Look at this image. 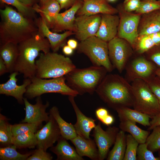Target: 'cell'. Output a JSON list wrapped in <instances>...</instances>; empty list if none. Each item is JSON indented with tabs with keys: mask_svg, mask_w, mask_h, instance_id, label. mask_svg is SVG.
<instances>
[{
	"mask_svg": "<svg viewBox=\"0 0 160 160\" xmlns=\"http://www.w3.org/2000/svg\"><path fill=\"white\" fill-rule=\"evenodd\" d=\"M140 2V0H124L122 5L125 11L131 12L138 9Z\"/></svg>",
	"mask_w": 160,
	"mask_h": 160,
	"instance_id": "b9f144b4",
	"label": "cell"
},
{
	"mask_svg": "<svg viewBox=\"0 0 160 160\" xmlns=\"http://www.w3.org/2000/svg\"><path fill=\"white\" fill-rule=\"evenodd\" d=\"M114 121V118L111 115L108 114L101 121L104 124L109 126L112 124Z\"/></svg>",
	"mask_w": 160,
	"mask_h": 160,
	"instance_id": "c3c4849f",
	"label": "cell"
},
{
	"mask_svg": "<svg viewBox=\"0 0 160 160\" xmlns=\"http://www.w3.org/2000/svg\"><path fill=\"white\" fill-rule=\"evenodd\" d=\"M119 128L125 132L129 133L139 144L145 143L150 132L138 127L136 122L129 120L120 121Z\"/></svg>",
	"mask_w": 160,
	"mask_h": 160,
	"instance_id": "f1b7e54d",
	"label": "cell"
},
{
	"mask_svg": "<svg viewBox=\"0 0 160 160\" xmlns=\"http://www.w3.org/2000/svg\"><path fill=\"white\" fill-rule=\"evenodd\" d=\"M25 5L29 7H33L39 2V0H18Z\"/></svg>",
	"mask_w": 160,
	"mask_h": 160,
	"instance_id": "f907efd6",
	"label": "cell"
},
{
	"mask_svg": "<svg viewBox=\"0 0 160 160\" xmlns=\"http://www.w3.org/2000/svg\"><path fill=\"white\" fill-rule=\"evenodd\" d=\"M31 79V82L25 94L27 98L32 99L47 93H57L75 97L79 95L67 84L65 76L50 79L35 76Z\"/></svg>",
	"mask_w": 160,
	"mask_h": 160,
	"instance_id": "52a82bcc",
	"label": "cell"
},
{
	"mask_svg": "<svg viewBox=\"0 0 160 160\" xmlns=\"http://www.w3.org/2000/svg\"><path fill=\"white\" fill-rule=\"evenodd\" d=\"M63 52L66 55L69 56L73 53V49L68 45H64L62 49Z\"/></svg>",
	"mask_w": 160,
	"mask_h": 160,
	"instance_id": "f5cc1de1",
	"label": "cell"
},
{
	"mask_svg": "<svg viewBox=\"0 0 160 160\" xmlns=\"http://www.w3.org/2000/svg\"><path fill=\"white\" fill-rule=\"evenodd\" d=\"M160 9V0H140V6L135 11L141 15Z\"/></svg>",
	"mask_w": 160,
	"mask_h": 160,
	"instance_id": "74e56055",
	"label": "cell"
},
{
	"mask_svg": "<svg viewBox=\"0 0 160 160\" xmlns=\"http://www.w3.org/2000/svg\"><path fill=\"white\" fill-rule=\"evenodd\" d=\"M78 44L77 41L73 39H69L67 42V45L73 50L77 48Z\"/></svg>",
	"mask_w": 160,
	"mask_h": 160,
	"instance_id": "db71d44e",
	"label": "cell"
},
{
	"mask_svg": "<svg viewBox=\"0 0 160 160\" xmlns=\"http://www.w3.org/2000/svg\"><path fill=\"white\" fill-rule=\"evenodd\" d=\"M149 35L155 45L160 44V31Z\"/></svg>",
	"mask_w": 160,
	"mask_h": 160,
	"instance_id": "7dc6e473",
	"label": "cell"
},
{
	"mask_svg": "<svg viewBox=\"0 0 160 160\" xmlns=\"http://www.w3.org/2000/svg\"><path fill=\"white\" fill-rule=\"evenodd\" d=\"M108 2H114L116 1V0H107Z\"/></svg>",
	"mask_w": 160,
	"mask_h": 160,
	"instance_id": "6f0895ef",
	"label": "cell"
},
{
	"mask_svg": "<svg viewBox=\"0 0 160 160\" xmlns=\"http://www.w3.org/2000/svg\"><path fill=\"white\" fill-rule=\"evenodd\" d=\"M148 84L152 92L157 98L160 106V84L145 80Z\"/></svg>",
	"mask_w": 160,
	"mask_h": 160,
	"instance_id": "7bdbcfd3",
	"label": "cell"
},
{
	"mask_svg": "<svg viewBox=\"0 0 160 160\" xmlns=\"http://www.w3.org/2000/svg\"><path fill=\"white\" fill-rule=\"evenodd\" d=\"M35 21L39 31L48 39L51 49L53 52H56L61 47L65 45L68 37L75 34L74 32L71 31H66L61 34L51 31L41 17L36 19Z\"/></svg>",
	"mask_w": 160,
	"mask_h": 160,
	"instance_id": "e0dca14e",
	"label": "cell"
},
{
	"mask_svg": "<svg viewBox=\"0 0 160 160\" xmlns=\"http://www.w3.org/2000/svg\"><path fill=\"white\" fill-rule=\"evenodd\" d=\"M17 72L11 73L9 79L5 83L0 84V94L14 97L20 104L24 103L23 95L27 90V88L31 82V79L26 78L23 84L20 85L17 84L18 80L16 76L19 74Z\"/></svg>",
	"mask_w": 160,
	"mask_h": 160,
	"instance_id": "9a60e30c",
	"label": "cell"
},
{
	"mask_svg": "<svg viewBox=\"0 0 160 160\" xmlns=\"http://www.w3.org/2000/svg\"><path fill=\"white\" fill-rule=\"evenodd\" d=\"M99 28L95 36L108 42L117 35L120 17L114 15L102 14Z\"/></svg>",
	"mask_w": 160,
	"mask_h": 160,
	"instance_id": "d6986e66",
	"label": "cell"
},
{
	"mask_svg": "<svg viewBox=\"0 0 160 160\" xmlns=\"http://www.w3.org/2000/svg\"><path fill=\"white\" fill-rule=\"evenodd\" d=\"M77 49L78 52L89 58L93 65L103 67L108 72L113 70L109 57L107 42L94 36L80 41Z\"/></svg>",
	"mask_w": 160,
	"mask_h": 160,
	"instance_id": "ba28073f",
	"label": "cell"
},
{
	"mask_svg": "<svg viewBox=\"0 0 160 160\" xmlns=\"http://www.w3.org/2000/svg\"><path fill=\"white\" fill-rule=\"evenodd\" d=\"M103 67L93 65L83 68H76L65 76L67 84L79 95L93 94L106 75Z\"/></svg>",
	"mask_w": 160,
	"mask_h": 160,
	"instance_id": "277c9868",
	"label": "cell"
},
{
	"mask_svg": "<svg viewBox=\"0 0 160 160\" xmlns=\"http://www.w3.org/2000/svg\"><path fill=\"white\" fill-rule=\"evenodd\" d=\"M131 85L134 109L148 115L151 119L160 113L158 100L145 81L135 79Z\"/></svg>",
	"mask_w": 160,
	"mask_h": 160,
	"instance_id": "8992f818",
	"label": "cell"
},
{
	"mask_svg": "<svg viewBox=\"0 0 160 160\" xmlns=\"http://www.w3.org/2000/svg\"><path fill=\"white\" fill-rule=\"evenodd\" d=\"M126 41L116 36L108 43L109 57L114 67L121 73L130 55V49Z\"/></svg>",
	"mask_w": 160,
	"mask_h": 160,
	"instance_id": "8fae6325",
	"label": "cell"
},
{
	"mask_svg": "<svg viewBox=\"0 0 160 160\" xmlns=\"http://www.w3.org/2000/svg\"><path fill=\"white\" fill-rule=\"evenodd\" d=\"M0 1L2 3L15 7L19 12L26 17L32 19L35 17L36 12L33 7L26 6L18 0H0Z\"/></svg>",
	"mask_w": 160,
	"mask_h": 160,
	"instance_id": "8d00e7d4",
	"label": "cell"
},
{
	"mask_svg": "<svg viewBox=\"0 0 160 160\" xmlns=\"http://www.w3.org/2000/svg\"><path fill=\"white\" fill-rule=\"evenodd\" d=\"M108 114V111L104 108H98L95 111V114L97 118L101 121Z\"/></svg>",
	"mask_w": 160,
	"mask_h": 160,
	"instance_id": "f6af8a7d",
	"label": "cell"
},
{
	"mask_svg": "<svg viewBox=\"0 0 160 160\" xmlns=\"http://www.w3.org/2000/svg\"><path fill=\"white\" fill-rule=\"evenodd\" d=\"M83 4L76 15H91L98 14L114 15L118 13L117 8L108 3L107 0H82Z\"/></svg>",
	"mask_w": 160,
	"mask_h": 160,
	"instance_id": "ac0fdd59",
	"label": "cell"
},
{
	"mask_svg": "<svg viewBox=\"0 0 160 160\" xmlns=\"http://www.w3.org/2000/svg\"><path fill=\"white\" fill-rule=\"evenodd\" d=\"M70 141L75 146L76 150L80 156H87L92 160H99L98 148L94 140L77 135Z\"/></svg>",
	"mask_w": 160,
	"mask_h": 160,
	"instance_id": "44dd1931",
	"label": "cell"
},
{
	"mask_svg": "<svg viewBox=\"0 0 160 160\" xmlns=\"http://www.w3.org/2000/svg\"><path fill=\"white\" fill-rule=\"evenodd\" d=\"M143 15L138 30L139 36L160 31V9Z\"/></svg>",
	"mask_w": 160,
	"mask_h": 160,
	"instance_id": "603a6c76",
	"label": "cell"
},
{
	"mask_svg": "<svg viewBox=\"0 0 160 160\" xmlns=\"http://www.w3.org/2000/svg\"><path fill=\"white\" fill-rule=\"evenodd\" d=\"M120 15V22L117 35L118 37L124 39L131 45L137 41L139 37L138 28L141 15L125 11L122 4L117 7Z\"/></svg>",
	"mask_w": 160,
	"mask_h": 160,
	"instance_id": "9c48e42d",
	"label": "cell"
},
{
	"mask_svg": "<svg viewBox=\"0 0 160 160\" xmlns=\"http://www.w3.org/2000/svg\"><path fill=\"white\" fill-rule=\"evenodd\" d=\"M156 74L160 78V69H158L156 71Z\"/></svg>",
	"mask_w": 160,
	"mask_h": 160,
	"instance_id": "9f6ffc18",
	"label": "cell"
},
{
	"mask_svg": "<svg viewBox=\"0 0 160 160\" xmlns=\"http://www.w3.org/2000/svg\"><path fill=\"white\" fill-rule=\"evenodd\" d=\"M50 118L46 124L35 133L37 141L38 148L45 151L53 144L61 136L60 131L56 121L49 114Z\"/></svg>",
	"mask_w": 160,
	"mask_h": 160,
	"instance_id": "4fadbf2b",
	"label": "cell"
},
{
	"mask_svg": "<svg viewBox=\"0 0 160 160\" xmlns=\"http://www.w3.org/2000/svg\"><path fill=\"white\" fill-rule=\"evenodd\" d=\"M59 4L61 9H68L73 6L78 0H56Z\"/></svg>",
	"mask_w": 160,
	"mask_h": 160,
	"instance_id": "ee69618b",
	"label": "cell"
},
{
	"mask_svg": "<svg viewBox=\"0 0 160 160\" xmlns=\"http://www.w3.org/2000/svg\"><path fill=\"white\" fill-rule=\"evenodd\" d=\"M0 44L11 42L18 44L39 31L35 21L5 5L0 9Z\"/></svg>",
	"mask_w": 160,
	"mask_h": 160,
	"instance_id": "6da1fadb",
	"label": "cell"
},
{
	"mask_svg": "<svg viewBox=\"0 0 160 160\" xmlns=\"http://www.w3.org/2000/svg\"><path fill=\"white\" fill-rule=\"evenodd\" d=\"M152 130L148 136L145 143L148 148L154 153L160 150V125L155 127Z\"/></svg>",
	"mask_w": 160,
	"mask_h": 160,
	"instance_id": "e575fe53",
	"label": "cell"
},
{
	"mask_svg": "<svg viewBox=\"0 0 160 160\" xmlns=\"http://www.w3.org/2000/svg\"><path fill=\"white\" fill-rule=\"evenodd\" d=\"M139 144L131 134L126 135V148L123 160H137V152Z\"/></svg>",
	"mask_w": 160,
	"mask_h": 160,
	"instance_id": "d590c367",
	"label": "cell"
},
{
	"mask_svg": "<svg viewBox=\"0 0 160 160\" xmlns=\"http://www.w3.org/2000/svg\"><path fill=\"white\" fill-rule=\"evenodd\" d=\"M8 73L6 65L2 58L0 57V75L1 76Z\"/></svg>",
	"mask_w": 160,
	"mask_h": 160,
	"instance_id": "681fc988",
	"label": "cell"
},
{
	"mask_svg": "<svg viewBox=\"0 0 160 160\" xmlns=\"http://www.w3.org/2000/svg\"><path fill=\"white\" fill-rule=\"evenodd\" d=\"M83 4L82 0H78L71 7L64 12L59 13L52 31L57 33L66 30L75 33L76 31L75 15Z\"/></svg>",
	"mask_w": 160,
	"mask_h": 160,
	"instance_id": "2e32d148",
	"label": "cell"
},
{
	"mask_svg": "<svg viewBox=\"0 0 160 160\" xmlns=\"http://www.w3.org/2000/svg\"><path fill=\"white\" fill-rule=\"evenodd\" d=\"M25 107V115L24 119L21 123H47L50 118L49 113L46 111L47 108L49 106L47 101L45 104L43 103L40 96L37 97L36 103L32 104L30 103L27 98H24Z\"/></svg>",
	"mask_w": 160,
	"mask_h": 160,
	"instance_id": "5bb4252c",
	"label": "cell"
},
{
	"mask_svg": "<svg viewBox=\"0 0 160 160\" xmlns=\"http://www.w3.org/2000/svg\"><path fill=\"white\" fill-rule=\"evenodd\" d=\"M19 55L15 71L23 74L25 79L36 76V59L41 51L50 52V45L48 39L39 31L31 37L18 44Z\"/></svg>",
	"mask_w": 160,
	"mask_h": 160,
	"instance_id": "3957f363",
	"label": "cell"
},
{
	"mask_svg": "<svg viewBox=\"0 0 160 160\" xmlns=\"http://www.w3.org/2000/svg\"><path fill=\"white\" fill-rule=\"evenodd\" d=\"M119 131V128L114 126H108L104 130L100 122L96 125L92 135L98 148L99 160H103L107 157L109 149L114 145Z\"/></svg>",
	"mask_w": 160,
	"mask_h": 160,
	"instance_id": "30bf717a",
	"label": "cell"
},
{
	"mask_svg": "<svg viewBox=\"0 0 160 160\" xmlns=\"http://www.w3.org/2000/svg\"><path fill=\"white\" fill-rule=\"evenodd\" d=\"M55 146L50 148V150L56 154L57 160H84L77 153L76 149L61 136Z\"/></svg>",
	"mask_w": 160,
	"mask_h": 160,
	"instance_id": "cb8c5ba5",
	"label": "cell"
},
{
	"mask_svg": "<svg viewBox=\"0 0 160 160\" xmlns=\"http://www.w3.org/2000/svg\"><path fill=\"white\" fill-rule=\"evenodd\" d=\"M42 124L21 123L12 125V130L13 136L28 133H35Z\"/></svg>",
	"mask_w": 160,
	"mask_h": 160,
	"instance_id": "836d02e7",
	"label": "cell"
},
{
	"mask_svg": "<svg viewBox=\"0 0 160 160\" xmlns=\"http://www.w3.org/2000/svg\"><path fill=\"white\" fill-rule=\"evenodd\" d=\"M150 121V125L148 128V130H152L155 127L160 125V113L154 116Z\"/></svg>",
	"mask_w": 160,
	"mask_h": 160,
	"instance_id": "bcb514c9",
	"label": "cell"
},
{
	"mask_svg": "<svg viewBox=\"0 0 160 160\" xmlns=\"http://www.w3.org/2000/svg\"><path fill=\"white\" fill-rule=\"evenodd\" d=\"M68 96L76 116V122L74 126L77 135L85 138L90 139V132L96 126L95 120L87 117L81 112L76 103L74 96Z\"/></svg>",
	"mask_w": 160,
	"mask_h": 160,
	"instance_id": "ffe728a7",
	"label": "cell"
},
{
	"mask_svg": "<svg viewBox=\"0 0 160 160\" xmlns=\"http://www.w3.org/2000/svg\"><path fill=\"white\" fill-rule=\"evenodd\" d=\"M36 60V76L46 79L65 76L76 68L72 60L56 52L40 53Z\"/></svg>",
	"mask_w": 160,
	"mask_h": 160,
	"instance_id": "5b68a950",
	"label": "cell"
},
{
	"mask_svg": "<svg viewBox=\"0 0 160 160\" xmlns=\"http://www.w3.org/2000/svg\"><path fill=\"white\" fill-rule=\"evenodd\" d=\"M16 147L12 145L0 148L1 160H27V159L33 152L25 154L20 153L17 151Z\"/></svg>",
	"mask_w": 160,
	"mask_h": 160,
	"instance_id": "d6a6232c",
	"label": "cell"
},
{
	"mask_svg": "<svg viewBox=\"0 0 160 160\" xmlns=\"http://www.w3.org/2000/svg\"><path fill=\"white\" fill-rule=\"evenodd\" d=\"M125 132L121 130L119 132L114 146L108 153L107 160H123L127 145Z\"/></svg>",
	"mask_w": 160,
	"mask_h": 160,
	"instance_id": "f546056e",
	"label": "cell"
},
{
	"mask_svg": "<svg viewBox=\"0 0 160 160\" xmlns=\"http://www.w3.org/2000/svg\"><path fill=\"white\" fill-rule=\"evenodd\" d=\"M95 92L108 106L116 111L133 104L132 85L119 75H106Z\"/></svg>",
	"mask_w": 160,
	"mask_h": 160,
	"instance_id": "7a4b0ae2",
	"label": "cell"
},
{
	"mask_svg": "<svg viewBox=\"0 0 160 160\" xmlns=\"http://www.w3.org/2000/svg\"><path fill=\"white\" fill-rule=\"evenodd\" d=\"M51 154L41 148H38L27 159V160H52Z\"/></svg>",
	"mask_w": 160,
	"mask_h": 160,
	"instance_id": "60d3db41",
	"label": "cell"
},
{
	"mask_svg": "<svg viewBox=\"0 0 160 160\" xmlns=\"http://www.w3.org/2000/svg\"><path fill=\"white\" fill-rule=\"evenodd\" d=\"M131 68L134 77L133 79L137 78L144 80L148 79L153 70V66L151 63L142 57L135 59L131 63Z\"/></svg>",
	"mask_w": 160,
	"mask_h": 160,
	"instance_id": "4316f807",
	"label": "cell"
},
{
	"mask_svg": "<svg viewBox=\"0 0 160 160\" xmlns=\"http://www.w3.org/2000/svg\"><path fill=\"white\" fill-rule=\"evenodd\" d=\"M12 126L9 123L8 119L0 113V143L2 147L13 145V135L12 130Z\"/></svg>",
	"mask_w": 160,
	"mask_h": 160,
	"instance_id": "4dcf8cb0",
	"label": "cell"
},
{
	"mask_svg": "<svg viewBox=\"0 0 160 160\" xmlns=\"http://www.w3.org/2000/svg\"><path fill=\"white\" fill-rule=\"evenodd\" d=\"M137 45V50L139 53H143L155 45L151 36L148 35L139 36Z\"/></svg>",
	"mask_w": 160,
	"mask_h": 160,
	"instance_id": "ab89813d",
	"label": "cell"
},
{
	"mask_svg": "<svg viewBox=\"0 0 160 160\" xmlns=\"http://www.w3.org/2000/svg\"><path fill=\"white\" fill-rule=\"evenodd\" d=\"M50 0H39V6H42Z\"/></svg>",
	"mask_w": 160,
	"mask_h": 160,
	"instance_id": "11a10c76",
	"label": "cell"
},
{
	"mask_svg": "<svg viewBox=\"0 0 160 160\" xmlns=\"http://www.w3.org/2000/svg\"><path fill=\"white\" fill-rule=\"evenodd\" d=\"M33 7L36 12L40 14L48 28L52 29L61 9L59 3L56 0H50L42 6L37 4Z\"/></svg>",
	"mask_w": 160,
	"mask_h": 160,
	"instance_id": "7402d4cb",
	"label": "cell"
},
{
	"mask_svg": "<svg viewBox=\"0 0 160 160\" xmlns=\"http://www.w3.org/2000/svg\"><path fill=\"white\" fill-rule=\"evenodd\" d=\"M101 15H80L76 17L75 23L76 31V38L81 41L95 36L100 24Z\"/></svg>",
	"mask_w": 160,
	"mask_h": 160,
	"instance_id": "7c38bea8",
	"label": "cell"
},
{
	"mask_svg": "<svg viewBox=\"0 0 160 160\" xmlns=\"http://www.w3.org/2000/svg\"><path fill=\"white\" fill-rule=\"evenodd\" d=\"M12 143L17 148H33L37 146V141L35 133H25L13 136Z\"/></svg>",
	"mask_w": 160,
	"mask_h": 160,
	"instance_id": "1f68e13d",
	"label": "cell"
},
{
	"mask_svg": "<svg viewBox=\"0 0 160 160\" xmlns=\"http://www.w3.org/2000/svg\"><path fill=\"white\" fill-rule=\"evenodd\" d=\"M49 113L57 123L63 137L67 140H71L77 136L74 125L67 122L61 117L56 106H53L50 109Z\"/></svg>",
	"mask_w": 160,
	"mask_h": 160,
	"instance_id": "83f0119b",
	"label": "cell"
},
{
	"mask_svg": "<svg viewBox=\"0 0 160 160\" xmlns=\"http://www.w3.org/2000/svg\"><path fill=\"white\" fill-rule=\"evenodd\" d=\"M158 155H159V159H160V150H159V151H158Z\"/></svg>",
	"mask_w": 160,
	"mask_h": 160,
	"instance_id": "680465c9",
	"label": "cell"
},
{
	"mask_svg": "<svg viewBox=\"0 0 160 160\" xmlns=\"http://www.w3.org/2000/svg\"><path fill=\"white\" fill-rule=\"evenodd\" d=\"M116 111L120 121L129 120L145 127H149L150 125V116L134 109L124 107L119 108Z\"/></svg>",
	"mask_w": 160,
	"mask_h": 160,
	"instance_id": "484cf974",
	"label": "cell"
},
{
	"mask_svg": "<svg viewBox=\"0 0 160 160\" xmlns=\"http://www.w3.org/2000/svg\"><path fill=\"white\" fill-rule=\"evenodd\" d=\"M153 153L148 148L145 143L139 144L137 152V160H160L159 157H155Z\"/></svg>",
	"mask_w": 160,
	"mask_h": 160,
	"instance_id": "f35d334b",
	"label": "cell"
},
{
	"mask_svg": "<svg viewBox=\"0 0 160 160\" xmlns=\"http://www.w3.org/2000/svg\"><path fill=\"white\" fill-rule=\"evenodd\" d=\"M151 59L157 65L160 66V52H157L152 55Z\"/></svg>",
	"mask_w": 160,
	"mask_h": 160,
	"instance_id": "816d5d0a",
	"label": "cell"
},
{
	"mask_svg": "<svg viewBox=\"0 0 160 160\" xmlns=\"http://www.w3.org/2000/svg\"><path fill=\"white\" fill-rule=\"evenodd\" d=\"M0 57L5 63L8 73L15 71V68L19 55L18 44L11 42L0 44Z\"/></svg>",
	"mask_w": 160,
	"mask_h": 160,
	"instance_id": "d4e9b609",
	"label": "cell"
}]
</instances>
